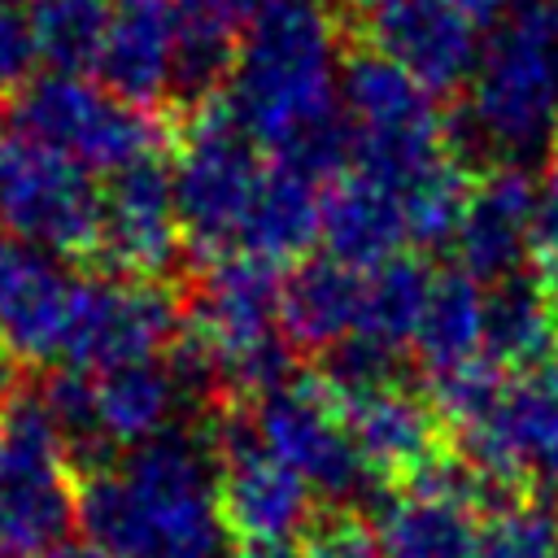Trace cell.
<instances>
[{
	"mask_svg": "<svg viewBox=\"0 0 558 558\" xmlns=\"http://www.w3.org/2000/svg\"><path fill=\"white\" fill-rule=\"evenodd\" d=\"M340 65V35L327 9L314 0L283 4L248 22L222 100L257 148L323 183L349 166Z\"/></svg>",
	"mask_w": 558,
	"mask_h": 558,
	"instance_id": "obj_1",
	"label": "cell"
},
{
	"mask_svg": "<svg viewBox=\"0 0 558 558\" xmlns=\"http://www.w3.org/2000/svg\"><path fill=\"white\" fill-rule=\"evenodd\" d=\"M83 536L113 558H227L218 462L201 432H170L78 480Z\"/></svg>",
	"mask_w": 558,
	"mask_h": 558,
	"instance_id": "obj_2",
	"label": "cell"
},
{
	"mask_svg": "<svg viewBox=\"0 0 558 558\" xmlns=\"http://www.w3.org/2000/svg\"><path fill=\"white\" fill-rule=\"evenodd\" d=\"M458 131L488 166H532L558 144V0H514L466 78Z\"/></svg>",
	"mask_w": 558,
	"mask_h": 558,
	"instance_id": "obj_3",
	"label": "cell"
},
{
	"mask_svg": "<svg viewBox=\"0 0 558 558\" xmlns=\"http://www.w3.org/2000/svg\"><path fill=\"white\" fill-rule=\"evenodd\" d=\"M279 266L253 253L209 257L192 301L183 305V336L214 375L218 397L262 401L292 379V344L279 327Z\"/></svg>",
	"mask_w": 558,
	"mask_h": 558,
	"instance_id": "obj_4",
	"label": "cell"
},
{
	"mask_svg": "<svg viewBox=\"0 0 558 558\" xmlns=\"http://www.w3.org/2000/svg\"><path fill=\"white\" fill-rule=\"evenodd\" d=\"M340 109L349 122V170L401 192L445 157L449 122L440 118L436 96L375 48L344 57Z\"/></svg>",
	"mask_w": 558,
	"mask_h": 558,
	"instance_id": "obj_5",
	"label": "cell"
},
{
	"mask_svg": "<svg viewBox=\"0 0 558 558\" xmlns=\"http://www.w3.org/2000/svg\"><path fill=\"white\" fill-rule=\"evenodd\" d=\"M262 174H266L262 148L235 122L222 96L187 109L179 157L170 170L183 244L205 262L235 253Z\"/></svg>",
	"mask_w": 558,
	"mask_h": 558,
	"instance_id": "obj_6",
	"label": "cell"
},
{
	"mask_svg": "<svg viewBox=\"0 0 558 558\" xmlns=\"http://www.w3.org/2000/svg\"><path fill=\"white\" fill-rule=\"evenodd\" d=\"M78 523V480L39 392L0 401V558H35Z\"/></svg>",
	"mask_w": 558,
	"mask_h": 558,
	"instance_id": "obj_7",
	"label": "cell"
},
{
	"mask_svg": "<svg viewBox=\"0 0 558 558\" xmlns=\"http://www.w3.org/2000/svg\"><path fill=\"white\" fill-rule=\"evenodd\" d=\"M4 118H13L35 140L52 144L83 170L118 174L144 157H161L166 126L153 118V109L126 105L105 83L83 74H39L13 92L4 105Z\"/></svg>",
	"mask_w": 558,
	"mask_h": 558,
	"instance_id": "obj_8",
	"label": "cell"
},
{
	"mask_svg": "<svg viewBox=\"0 0 558 558\" xmlns=\"http://www.w3.org/2000/svg\"><path fill=\"white\" fill-rule=\"evenodd\" d=\"M0 231L65 262L96 257L100 187L92 170L0 113Z\"/></svg>",
	"mask_w": 558,
	"mask_h": 558,
	"instance_id": "obj_9",
	"label": "cell"
},
{
	"mask_svg": "<svg viewBox=\"0 0 558 558\" xmlns=\"http://www.w3.org/2000/svg\"><path fill=\"white\" fill-rule=\"evenodd\" d=\"M248 418H253L257 440L288 471H296L314 497L349 506L375 493L379 475L357 453L336 397L318 379H288L283 388L253 401Z\"/></svg>",
	"mask_w": 558,
	"mask_h": 558,
	"instance_id": "obj_10",
	"label": "cell"
},
{
	"mask_svg": "<svg viewBox=\"0 0 558 558\" xmlns=\"http://www.w3.org/2000/svg\"><path fill=\"white\" fill-rule=\"evenodd\" d=\"M183 331V301L161 279L87 275L74 288V310L61 344L70 371H113L126 362L166 357Z\"/></svg>",
	"mask_w": 558,
	"mask_h": 558,
	"instance_id": "obj_11",
	"label": "cell"
},
{
	"mask_svg": "<svg viewBox=\"0 0 558 558\" xmlns=\"http://www.w3.org/2000/svg\"><path fill=\"white\" fill-rule=\"evenodd\" d=\"M201 436L218 462L222 519L240 541H292L314 519L310 484L257 440L253 418L218 410Z\"/></svg>",
	"mask_w": 558,
	"mask_h": 558,
	"instance_id": "obj_12",
	"label": "cell"
},
{
	"mask_svg": "<svg viewBox=\"0 0 558 558\" xmlns=\"http://www.w3.org/2000/svg\"><path fill=\"white\" fill-rule=\"evenodd\" d=\"M462 462L484 475V484L501 497H514L519 480H541L554 488L558 480V388L510 375L501 392L488 401L480 418L458 427Z\"/></svg>",
	"mask_w": 558,
	"mask_h": 558,
	"instance_id": "obj_13",
	"label": "cell"
},
{
	"mask_svg": "<svg viewBox=\"0 0 558 558\" xmlns=\"http://www.w3.org/2000/svg\"><path fill=\"white\" fill-rule=\"evenodd\" d=\"M501 501L462 458H436L405 488L388 493L375 510V541L384 558H466L475 510Z\"/></svg>",
	"mask_w": 558,
	"mask_h": 558,
	"instance_id": "obj_14",
	"label": "cell"
},
{
	"mask_svg": "<svg viewBox=\"0 0 558 558\" xmlns=\"http://www.w3.org/2000/svg\"><path fill=\"white\" fill-rule=\"evenodd\" d=\"M183 248V227L174 209L170 166L161 157H144L100 187V235L96 257L105 275L131 279H161L174 270Z\"/></svg>",
	"mask_w": 558,
	"mask_h": 558,
	"instance_id": "obj_15",
	"label": "cell"
},
{
	"mask_svg": "<svg viewBox=\"0 0 558 558\" xmlns=\"http://www.w3.org/2000/svg\"><path fill=\"white\" fill-rule=\"evenodd\" d=\"M74 288L65 257L0 231V344L13 362H61Z\"/></svg>",
	"mask_w": 558,
	"mask_h": 558,
	"instance_id": "obj_16",
	"label": "cell"
},
{
	"mask_svg": "<svg viewBox=\"0 0 558 558\" xmlns=\"http://www.w3.org/2000/svg\"><path fill=\"white\" fill-rule=\"evenodd\" d=\"M536 196L541 183L523 166H488L471 179V196L453 231L458 270L484 288L523 275L536 240Z\"/></svg>",
	"mask_w": 558,
	"mask_h": 558,
	"instance_id": "obj_17",
	"label": "cell"
},
{
	"mask_svg": "<svg viewBox=\"0 0 558 558\" xmlns=\"http://www.w3.org/2000/svg\"><path fill=\"white\" fill-rule=\"evenodd\" d=\"M371 48L397 61L432 96L466 87L480 61V26L449 0H392L371 13Z\"/></svg>",
	"mask_w": 558,
	"mask_h": 558,
	"instance_id": "obj_18",
	"label": "cell"
},
{
	"mask_svg": "<svg viewBox=\"0 0 558 558\" xmlns=\"http://www.w3.org/2000/svg\"><path fill=\"white\" fill-rule=\"evenodd\" d=\"M357 453L379 480H414L440 458V414L432 397L405 388L401 379L336 401Z\"/></svg>",
	"mask_w": 558,
	"mask_h": 558,
	"instance_id": "obj_19",
	"label": "cell"
},
{
	"mask_svg": "<svg viewBox=\"0 0 558 558\" xmlns=\"http://www.w3.org/2000/svg\"><path fill=\"white\" fill-rule=\"evenodd\" d=\"M174 31V0H109L105 39L92 65L96 83L140 109L170 100Z\"/></svg>",
	"mask_w": 558,
	"mask_h": 558,
	"instance_id": "obj_20",
	"label": "cell"
},
{
	"mask_svg": "<svg viewBox=\"0 0 558 558\" xmlns=\"http://www.w3.org/2000/svg\"><path fill=\"white\" fill-rule=\"evenodd\" d=\"M92 405L105 449L126 453L170 436L183 410L192 405V392L174 375L170 357H148L92 375Z\"/></svg>",
	"mask_w": 558,
	"mask_h": 558,
	"instance_id": "obj_21",
	"label": "cell"
},
{
	"mask_svg": "<svg viewBox=\"0 0 558 558\" xmlns=\"http://www.w3.org/2000/svg\"><path fill=\"white\" fill-rule=\"evenodd\" d=\"M323 248L353 266V270H375L379 262L397 257L401 244L410 240L405 231V209L401 192L362 174L344 170L323 187Z\"/></svg>",
	"mask_w": 558,
	"mask_h": 558,
	"instance_id": "obj_22",
	"label": "cell"
},
{
	"mask_svg": "<svg viewBox=\"0 0 558 558\" xmlns=\"http://www.w3.org/2000/svg\"><path fill=\"white\" fill-rule=\"evenodd\" d=\"M366 270L336 262L331 253L301 257L279 288V327L292 349L327 353L357 331Z\"/></svg>",
	"mask_w": 558,
	"mask_h": 558,
	"instance_id": "obj_23",
	"label": "cell"
},
{
	"mask_svg": "<svg viewBox=\"0 0 558 558\" xmlns=\"http://www.w3.org/2000/svg\"><path fill=\"white\" fill-rule=\"evenodd\" d=\"M318 231H323V183L270 161L253 196V209L244 218L235 253H253L270 266L301 262L318 240Z\"/></svg>",
	"mask_w": 558,
	"mask_h": 558,
	"instance_id": "obj_24",
	"label": "cell"
},
{
	"mask_svg": "<svg viewBox=\"0 0 558 558\" xmlns=\"http://www.w3.org/2000/svg\"><path fill=\"white\" fill-rule=\"evenodd\" d=\"M558 301L536 275H514L484 288V357L514 375L554 357Z\"/></svg>",
	"mask_w": 558,
	"mask_h": 558,
	"instance_id": "obj_25",
	"label": "cell"
},
{
	"mask_svg": "<svg viewBox=\"0 0 558 558\" xmlns=\"http://www.w3.org/2000/svg\"><path fill=\"white\" fill-rule=\"evenodd\" d=\"M410 349L427 379L480 362L484 357V283L471 279L466 270L436 275Z\"/></svg>",
	"mask_w": 558,
	"mask_h": 558,
	"instance_id": "obj_26",
	"label": "cell"
},
{
	"mask_svg": "<svg viewBox=\"0 0 558 558\" xmlns=\"http://www.w3.org/2000/svg\"><path fill=\"white\" fill-rule=\"evenodd\" d=\"M432 283H436V270L414 253H397V257L379 262L375 270H366L362 318H357L353 336H366V340L401 353L405 344H414Z\"/></svg>",
	"mask_w": 558,
	"mask_h": 558,
	"instance_id": "obj_27",
	"label": "cell"
},
{
	"mask_svg": "<svg viewBox=\"0 0 558 558\" xmlns=\"http://www.w3.org/2000/svg\"><path fill=\"white\" fill-rule=\"evenodd\" d=\"M26 22L39 61H48L61 74H78L96 65L109 0H26Z\"/></svg>",
	"mask_w": 558,
	"mask_h": 558,
	"instance_id": "obj_28",
	"label": "cell"
},
{
	"mask_svg": "<svg viewBox=\"0 0 558 558\" xmlns=\"http://www.w3.org/2000/svg\"><path fill=\"white\" fill-rule=\"evenodd\" d=\"M466 196H471V174L449 153L440 161H432L423 174H414L401 187V209H405L410 244H418V248H445V244H453L458 218L466 209Z\"/></svg>",
	"mask_w": 558,
	"mask_h": 558,
	"instance_id": "obj_29",
	"label": "cell"
},
{
	"mask_svg": "<svg viewBox=\"0 0 558 558\" xmlns=\"http://www.w3.org/2000/svg\"><path fill=\"white\" fill-rule=\"evenodd\" d=\"M466 558H558V519L527 497H501L475 523Z\"/></svg>",
	"mask_w": 558,
	"mask_h": 558,
	"instance_id": "obj_30",
	"label": "cell"
},
{
	"mask_svg": "<svg viewBox=\"0 0 558 558\" xmlns=\"http://www.w3.org/2000/svg\"><path fill=\"white\" fill-rule=\"evenodd\" d=\"M35 61L39 52H35L26 9L17 0H0V92H17L22 83H31Z\"/></svg>",
	"mask_w": 558,
	"mask_h": 558,
	"instance_id": "obj_31",
	"label": "cell"
},
{
	"mask_svg": "<svg viewBox=\"0 0 558 558\" xmlns=\"http://www.w3.org/2000/svg\"><path fill=\"white\" fill-rule=\"evenodd\" d=\"M532 262H536V279H541V283L549 288V296L558 301V161H554V166L545 170V179H541Z\"/></svg>",
	"mask_w": 558,
	"mask_h": 558,
	"instance_id": "obj_32",
	"label": "cell"
},
{
	"mask_svg": "<svg viewBox=\"0 0 558 558\" xmlns=\"http://www.w3.org/2000/svg\"><path fill=\"white\" fill-rule=\"evenodd\" d=\"M305 558H384V549H379L371 527H362L357 519L340 514V519H331V523H323L314 532Z\"/></svg>",
	"mask_w": 558,
	"mask_h": 558,
	"instance_id": "obj_33",
	"label": "cell"
},
{
	"mask_svg": "<svg viewBox=\"0 0 558 558\" xmlns=\"http://www.w3.org/2000/svg\"><path fill=\"white\" fill-rule=\"evenodd\" d=\"M449 4H453V9H458L466 22H475L480 31H484V26L493 31V26L506 17V9H510L514 0H449Z\"/></svg>",
	"mask_w": 558,
	"mask_h": 558,
	"instance_id": "obj_34",
	"label": "cell"
},
{
	"mask_svg": "<svg viewBox=\"0 0 558 558\" xmlns=\"http://www.w3.org/2000/svg\"><path fill=\"white\" fill-rule=\"evenodd\" d=\"M35 558H113V554H109L105 545H96L92 536H65V541L39 549Z\"/></svg>",
	"mask_w": 558,
	"mask_h": 558,
	"instance_id": "obj_35",
	"label": "cell"
},
{
	"mask_svg": "<svg viewBox=\"0 0 558 558\" xmlns=\"http://www.w3.org/2000/svg\"><path fill=\"white\" fill-rule=\"evenodd\" d=\"M227 558H305L292 541H244L240 549H231Z\"/></svg>",
	"mask_w": 558,
	"mask_h": 558,
	"instance_id": "obj_36",
	"label": "cell"
},
{
	"mask_svg": "<svg viewBox=\"0 0 558 558\" xmlns=\"http://www.w3.org/2000/svg\"><path fill=\"white\" fill-rule=\"evenodd\" d=\"M13 388H17V371H13V357H9L4 344H0V401H4Z\"/></svg>",
	"mask_w": 558,
	"mask_h": 558,
	"instance_id": "obj_37",
	"label": "cell"
},
{
	"mask_svg": "<svg viewBox=\"0 0 558 558\" xmlns=\"http://www.w3.org/2000/svg\"><path fill=\"white\" fill-rule=\"evenodd\" d=\"M331 4H340L344 13H379V9L392 4V0H331Z\"/></svg>",
	"mask_w": 558,
	"mask_h": 558,
	"instance_id": "obj_38",
	"label": "cell"
},
{
	"mask_svg": "<svg viewBox=\"0 0 558 558\" xmlns=\"http://www.w3.org/2000/svg\"><path fill=\"white\" fill-rule=\"evenodd\" d=\"M205 4H218V9H227V13L240 22V0H205Z\"/></svg>",
	"mask_w": 558,
	"mask_h": 558,
	"instance_id": "obj_39",
	"label": "cell"
},
{
	"mask_svg": "<svg viewBox=\"0 0 558 558\" xmlns=\"http://www.w3.org/2000/svg\"><path fill=\"white\" fill-rule=\"evenodd\" d=\"M549 362H554V388H558V344H554V357Z\"/></svg>",
	"mask_w": 558,
	"mask_h": 558,
	"instance_id": "obj_40",
	"label": "cell"
}]
</instances>
